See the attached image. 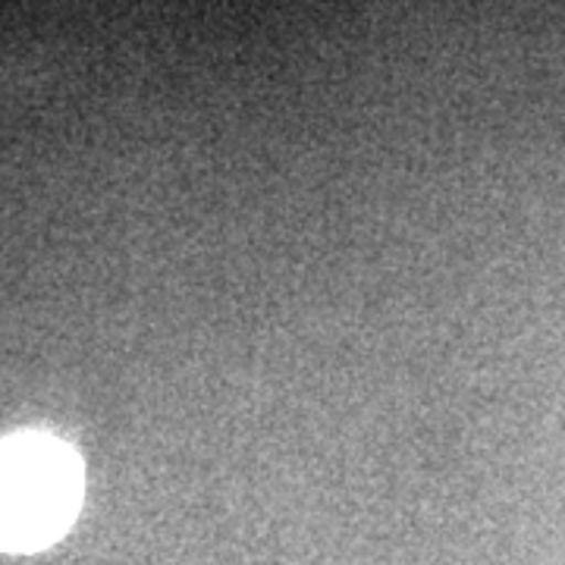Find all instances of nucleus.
I'll return each mask as SVG.
<instances>
[{"label": "nucleus", "mask_w": 565, "mask_h": 565, "mask_svg": "<svg viewBox=\"0 0 565 565\" xmlns=\"http://www.w3.org/2000/svg\"><path fill=\"white\" fill-rule=\"evenodd\" d=\"M82 503L76 449L51 434L0 440V550L32 553L54 544Z\"/></svg>", "instance_id": "1"}]
</instances>
